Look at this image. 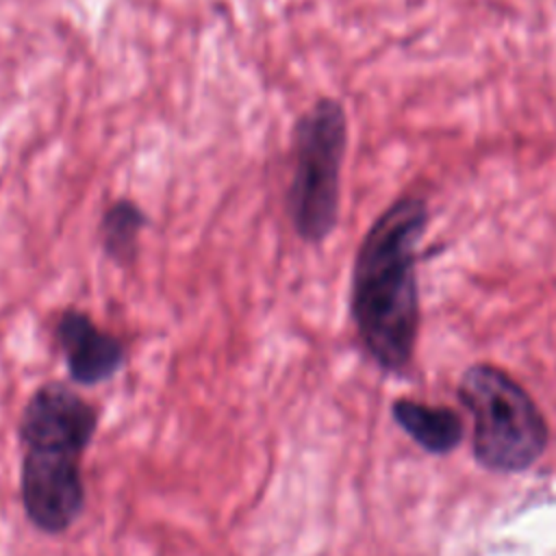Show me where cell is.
<instances>
[{"label": "cell", "mask_w": 556, "mask_h": 556, "mask_svg": "<svg viewBox=\"0 0 556 556\" xmlns=\"http://www.w3.org/2000/svg\"><path fill=\"white\" fill-rule=\"evenodd\" d=\"M426 224L424 198H397L371 224L354 261L352 319L367 354L387 371L404 369L413 356L419 326L415 250Z\"/></svg>", "instance_id": "cell-1"}, {"label": "cell", "mask_w": 556, "mask_h": 556, "mask_svg": "<svg viewBox=\"0 0 556 556\" xmlns=\"http://www.w3.org/2000/svg\"><path fill=\"white\" fill-rule=\"evenodd\" d=\"M393 417L421 447L434 454L454 450L463 439V421L450 408L397 400L393 404Z\"/></svg>", "instance_id": "cell-7"}, {"label": "cell", "mask_w": 556, "mask_h": 556, "mask_svg": "<svg viewBox=\"0 0 556 556\" xmlns=\"http://www.w3.org/2000/svg\"><path fill=\"white\" fill-rule=\"evenodd\" d=\"M146 226V215L130 200L113 202L100 224V237L106 254L119 263H128L137 250L139 230Z\"/></svg>", "instance_id": "cell-8"}, {"label": "cell", "mask_w": 556, "mask_h": 556, "mask_svg": "<svg viewBox=\"0 0 556 556\" xmlns=\"http://www.w3.org/2000/svg\"><path fill=\"white\" fill-rule=\"evenodd\" d=\"M458 395L473 417V452L497 471L530 467L547 443V426L532 397L502 369L473 365L463 374Z\"/></svg>", "instance_id": "cell-2"}, {"label": "cell", "mask_w": 556, "mask_h": 556, "mask_svg": "<svg viewBox=\"0 0 556 556\" xmlns=\"http://www.w3.org/2000/svg\"><path fill=\"white\" fill-rule=\"evenodd\" d=\"M54 339L76 384H100L113 378L126 363L124 343L83 311H63L54 324Z\"/></svg>", "instance_id": "cell-6"}, {"label": "cell", "mask_w": 556, "mask_h": 556, "mask_svg": "<svg viewBox=\"0 0 556 556\" xmlns=\"http://www.w3.org/2000/svg\"><path fill=\"white\" fill-rule=\"evenodd\" d=\"M78 454L24 450L20 497L26 519L46 534L67 532L85 510L87 489Z\"/></svg>", "instance_id": "cell-4"}, {"label": "cell", "mask_w": 556, "mask_h": 556, "mask_svg": "<svg viewBox=\"0 0 556 556\" xmlns=\"http://www.w3.org/2000/svg\"><path fill=\"white\" fill-rule=\"evenodd\" d=\"M98 428V410L63 382H46L26 400L20 417L24 450H52L83 456Z\"/></svg>", "instance_id": "cell-5"}, {"label": "cell", "mask_w": 556, "mask_h": 556, "mask_svg": "<svg viewBox=\"0 0 556 556\" xmlns=\"http://www.w3.org/2000/svg\"><path fill=\"white\" fill-rule=\"evenodd\" d=\"M345 143V111L332 98H319L295 124V167L287 191V208L295 232L304 241L319 243L337 226Z\"/></svg>", "instance_id": "cell-3"}]
</instances>
